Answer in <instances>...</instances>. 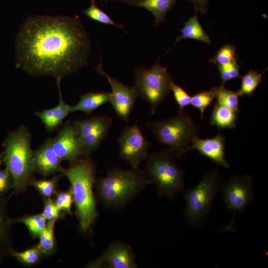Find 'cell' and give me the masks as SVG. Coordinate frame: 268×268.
I'll return each instance as SVG.
<instances>
[{
    "label": "cell",
    "instance_id": "cell-32",
    "mask_svg": "<svg viewBox=\"0 0 268 268\" xmlns=\"http://www.w3.org/2000/svg\"><path fill=\"white\" fill-rule=\"evenodd\" d=\"M171 91L179 107L178 112H183L184 108L191 104V96L181 87L174 82L171 85Z\"/></svg>",
    "mask_w": 268,
    "mask_h": 268
},
{
    "label": "cell",
    "instance_id": "cell-35",
    "mask_svg": "<svg viewBox=\"0 0 268 268\" xmlns=\"http://www.w3.org/2000/svg\"><path fill=\"white\" fill-rule=\"evenodd\" d=\"M60 210L50 198L44 201V207L42 214L48 220L57 219L60 215Z\"/></svg>",
    "mask_w": 268,
    "mask_h": 268
},
{
    "label": "cell",
    "instance_id": "cell-3",
    "mask_svg": "<svg viewBox=\"0 0 268 268\" xmlns=\"http://www.w3.org/2000/svg\"><path fill=\"white\" fill-rule=\"evenodd\" d=\"M70 164L63 173L70 183L79 226L85 232L90 229L98 214L93 193L95 165L91 155L82 156Z\"/></svg>",
    "mask_w": 268,
    "mask_h": 268
},
{
    "label": "cell",
    "instance_id": "cell-17",
    "mask_svg": "<svg viewBox=\"0 0 268 268\" xmlns=\"http://www.w3.org/2000/svg\"><path fill=\"white\" fill-rule=\"evenodd\" d=\"M111 92L106 91L89 92L82 94L78 102L70 107V113L81 111L87 115H91L94 111L102 105L110 103Z\"/></svg>",
    "mask_w": 268,
    "mask_h": 268
},
{
    "label": "cell",
    "instance_id": "cell-39",
    "mask_svg": "<svg viewBox=\"0 0 268 268\" xmlns=\"http://www.w3.org/2000/svg\"><path fill=\"white\" fill-rule=\"evenodd\" d=\"M110 0H115L131 5H134L139 0H105V2H107Z\"/></svg>",
    "mask_w": 268,
    "mask_h": 268
},
{
    "label": "cell",
    "instance_id": "cell-7",
    "mask_svg": "<svg viewBox=\"0 0 268 268\" xmlns=\"http://www.w3.org/2000/svg\"><path fill=\"white\" fill-rule=\"evenodd\" d=\"M221 176L216 169L205 174L193 188L185 190L184 214L190 225L199 227L209 214L214 198L220 191Z\"/></svg>",
    "mask_w": 268,
    "mask_h": 268
},
{
    "label": "cell",
    "instance_id": "cell-29",
    "mask_svg": "<svg viewBox=\"0 0 268 268\" xmlns=\"http://www.w3.org/2000/svg\"><path fill=\"white\" fill-rule=\"evenodd\" d=\"M61 80L62 79L61 78L56 79L57 85L59 94V102L58 104L56 107L52 108L53 115L59 126L62 124L64 119L68 115L70 114V105L67 104L64 101L63 98L61 88Z\"/></svg>",
    "mask_w": 268,
    "mask_h": 268
},
{
    "label": "cell",
    "instance_id": "cell-5",
    "mask_svg": "<svg viewBox=\"0 0 268 268\" xmlns=\"http://www.w3.org/2000/svg\"><path fill=\"white\" fill-rule=\"evenodd\" d=\"M146 127L157 142L166 146L176 158H181L189 150L193 139L201 128L184 111L164 120L150 121Z\"/></svg>",
    "mask_w": 268,
    "mask_h": 268
},
{
    "label": "cell",
    "instance_id": "cell-2",
    "mask_svg": "<svg viewBox=\"0 0 268 268\" xmlns=\"http://www.w3.org/2000/svg\"><path fill=\"white\" fill-rule=\"evenodd\" d=\"M99 201L105 207L119 210L135 198L151 182L144 170L113 166L105 176L96 179Z\"/></svg>",
    "mask_w": 268,
    "mask_h": 268
},
{
    "label": "cell",
    "instance_id": "cell-1",
    "mask_svg": "<svg viewBox=\"0 0 268 268\" xmlns=\"http://www.w3.org/2000/svg\"><path fill=\"white\" fill-rule=\"evenodd\" d=\"M14 49L17 68L62 79L87 65L91 44L77 17L36 15L22 24Z\"/></svg>",
    "mask_w": 268,
    "mask_h": 268
},
{
    "label": "cell",
    "instance_id": "cell-23",
    "mask_svg": "<svg viewBox=\"0 0 268 268\" xmlns=\"http://www.w3.org/2000/svg\"><path fill=\"white\" fill-rule=\"evenodd\" d=\"M56 220V219L49 220L45 228L39 235V244L38 247L43 254H50L54 249V230Z\"/></svg>",
    "mask_w": 268,
    "mask_h": 268
},
{
    "label": "cell",
    "instance_id": "cell-12",
    "mask_svg": "<svg viewBox=\"0 0 268 268\" xmlns=\"http://www.w3.org/2000/svg\"><path fill=\"white\" fill-rule=\"evenodd\" d=\"M94 68L98 73L107 79L111 86L112 92L110 103L116 116L128 123L138 96L134 86L126 85L105 71L102 67L101 57L99 63Z\"/></svg>",
    "mask_w": 268,
    "mask_h": 268
},
{
    "label": "cell",
    "instance_id": "cell-33",
    "mask_svg": "<svg viewBox=\"0 0 268 268\" xmlns=\"http://www.w3.org/2000/svg\"><path fill=\"white\" fill-rule=\"evenodd\" d=\"M73 202L72 194L71 189L67 191L59 192L56 199L55 204L60 210L66 211L71 214V204Z\"/></svg>",
    "mask_w": 268,
    "mask_h": 268
},
{
    "label": "cell",
    "instance_id": "cell-15",
    "mask_svg": "<svg viewBox=\"0 0 268 268\" xmlns=\"http://www.w3.org/2000/svg\"><path fill=\"white\" fill-rule=\"evenodd\" d=\"M225 137L218 134L212 138L201 139L196 136L192 140L189 150H197L199 153L210 159L216 164L225 168L229 164L225 156Z\"/></svg>",
    "mask_w": 268,
    "mask_h": 268
},
{
    "label": "cell",
    "instance_id": "cell-37",
    "mask_svg": "<svg viewBox=\"0 0 268 268\" xmlns=\"http://www.w3.org/2000/svg\"><path fill=\"white\" fill-rule=\"evenodd\" d=\"M193 3L195 11L201 14L207 13L208 0H188Z\"/></svg>",
    "mask_w": 268,
    "mask_h": 268
},
{
    "label": "cell",
    "instance_id": "cell-6",
    "mask_svg": "<svg viewBox=\"0 0 268 268\" xmlns=\"http://www.w3.org/2000/svg\"><path fill=\"white\" fill-rule=\"evenodd\" d=\"M176 157L166 148L149 153L146 160L145 171L158 194L173 199L185 188L183 170Z\"/></svg>",
    "mask_w": 268,
    "mask_h": 268
},
{
    "label": "cell",
    "instance_id": "cell-28",
    "mask_svg": "<svg viewBox=\"0 0 268 268\" xmlns=\"http://www.w3.org/2000/svg\"><path fill=\"white\" fill-rule=\"evenodd\" d=\"M221 77V85H224L228 81L241 77L240 67L237 60H234L228 64L217 66Z\"/></svg>",
    "mask_w": 268,
    "mask_h": 268
},
{
    "label": "cell",
    "instance_id": "cell-8",
    "mask_svg": "<svg viewBox=\"0 0 268 268\" xmlns=\"http://www.w3.org/2000/svg\"><path fill=\"white\" fill-rule=\"evenodd\" d=\"M158 57L149 67H140L134 70V85L137 96L147 102L154 114L171 91L174 82L166 67L161 65Z\"/></svg>",
    "mask_w": 268,
    "mask_h": 268
},
{
    "label": "cell",
    "instance_id": "cell-10",
    "mask_svg": "<svg viewBox=\"0 0 268 268\" xmlns=\"http://www.w3.org/2000/svg\"><path fill=\"white\" fill-rule=\"evenodd\" d=\"M81 142L83 156L91 155L97 150L107 138L113 123L107 115H93L72 121Z\"/></svg>",
    "mask_w": 268,
    "mask_h": 268
},
{
    "label": "cell",
    "instance_id": "cell-16",
    "mask_svg": "<svg viewBox=\"0 0 268 268\" xmlns=\"http://www.w3.org/2000/svg\"><path fill=\"white\" fill-rule=\"evenodd\" d=\"M36 171L44 176L57 172H63L61 160L52 148L49 138L42 145L33 151Z\"/></svg>",
    "mask_w": 268,
    "mask_h": 268
},
{
    "label": "cell",
    "instance_id": "cell-30",
    "mask_svg": "<svg viewBox=\"0 0 268 268\" xmlns=\"http://www.w3.org/2000/svg\"><path fill=\"white\" fill-rule=\"evenodd\" d=\"M61 176H54L51 180H32L29 184L33 186L43 196L50 198L55 193L57 183Z\"/></svg>",
    "mask_w": 268,
    "mask_h": 268
},
{
    "label": "cell",
    "instance_id": "cell-11",
    "mask_svg": "<svg viewBox=\"0 0 268 268\" xmlns=\"http://www.w3.org/2000/svg\"><path fill=\"white\" fill-rule=\"evenodd\" d=\"M220 191L228 210L242 213L254 198L252 179L247 174L234 175L221 184Z\"/></svg>",
    "mask_w": 268,
    "mask_h": 268
},
{
    "label": "cell",
    "instance_id": "cell-31",
    "mask_svg": "<svg viewBox=\"0 0 268 268\" xmlns=\"http://www.w3.org/2000/svg\"><path fill=\"white\" fill-rule=\"evenodd\" d=\"M11 254L18 261L25 265L37 263L41 257V252L37 246L33 247L22 252L10 250Z\"/></svg>",
    "mask_w": 268,
    "mask_h": 268
},
{
    "label": "cell",
    "instance_id": "cell-21",
    "mask_svg": "<svg viewBox=\"0 0 268 268\" xmlns=\"http://www.w3.org/2000/svg\"><path fill=\"white\" fill-rule=\"evenodd\" d=\"M212 89L217 103L234 111L238 114L240 113L239 109V96L237 92L226 89L222 85L213 87Z\"/></svg>",
    "mask_w": 268,
    "mask_h": 268
},
{
    "label": "cell",
    "instance_id": "cell-4",
    "mask_svg": "<svg viewBox=\"0 0 268 268\" xmlns=\"http://www.w3.org/2000/svg\"><path fill=\"white\" fill-rule=\"evenodd\" d=\"M3 160L12 179V187L21 191L30 183L36 171L31 134L28 128L21 125L10 132L3 141Z\"/></svg>",
    "mask_w": 268,
    "mask_h": 268
},
{
    "label": "cell",
    "instance_id": "cell-26",
    "mask_svg": "<svg viewBox=\"0 0 268 268\" xmlns=\"http://www.w3.org/2000/svg\"><path fill=\"white\" fill-rule=\"evenodd\" d=\"M215 99L214 92L211 88L210 90L196 93L191 97V105L200 112L201 119H203L204 112L207 107Z\"/></svg>",
    "mask_w": 268,
    "mask_h": 268
},
{
    "label": "cell",
    "instance_id": "cell-14",
    "mask_svg": "<svg viewBox=\"0 0 268 268\" xmlns=\"http://www.w3.org/2000/svg\"><path fill=\"white\" fill-rule=\"evenodd\" d=\"M88 266L105 268H136L138 267L131 246L119 241L111 243L100 257L89 263Z\"/></svg>",
    "mask_w": 268,
    "mask_h": 268
},
{
    "label": "cell",
    "instance_id": "cell-19",
    "mask_svg": "<svg viewBox=\"0 0 268 268\" xmlns=\"http://www.w3.org/2000/svg\"><path fill=\"white\" fill-rule=\"evenodd\" d=\"M177 0H139L134 5L150 12L155 17L154 25L158 26L165 19L168 11L174 6Z\"/></svg>",
    "mask_w": 268,
    "mask_h": 268
},
{
    "label": "cell",
    "instance_id": "cell-9",
    "mask_svg": "<svg viewBox=\"0 0 268 268\" xmlns=\"http://www.w3.org/2000/svg\"><path fill=\"white\" fill-rule=\"evenodd\" d=\"M118 144L121 159L132 168H139L149 154L150 142L141 133L136 121L132 126H126L120 134Z\"/></svg>",
    "mask_w": 268,
    "mask_h": 268
},
{
    "label": "cell",
    "instance_id": "cell-34",
    "mask_svg": "<svg viewBox=\"0 0 268 268\" xmlns=\"http://www.w3.org/2000/svg\"><path fill=\"white\" fill-rule=\"evenodd\" d=\"M35 115L41 121L48 132H53L59 127L53 115L52 108L35 112Z\"/></svg>",
    "mask_w": 268,
    "mask_h": 268
},
{
    "label": "cell",
    "instance_id": "cell-22",
    "mask_svg": "<svg viewBox=\"0 0 268 268\" xmlns=\"http://www.w3.org/2000/svg\"><path fill=\"white\" fill-rule=\"evenodd\" d=\"M266 71L265 70L263 72L260 73L257 70L250 69L246 74L241 76V87L237 92L238 96H253L254 92L262 81L263 75Z\"/></svg>",
    "mask_w": 268,
    "mask_h": 268
},
{
    "label": "cell",
    "instance_id": "cell-27",
    "mask_svg": "<svg viewBox=\"0 0 268 268\" xmlns=\"http://www.w3.org/2000/svg\"><path fill=\"white\" fill-rule=\"evenodd\" d=\"M234 60H238L235 47L230 44L221 47L216 54L209 60V63L216 66L228 64Z\"/></svg>",
    "mask_w": 268,
    "mask_h": 268
},
{
    "label": "cell",
    "instance_id": "cell-40",
    "mask_svg": "<svg viewBox=\"0 0 268 268\" xmlns=\"http://www.w3.org/2000/svg\"><path fill=\"white\" fill-rule=\"evenodd\" d=\"M3 161V154L0 153V166Z\"/></svg>",
    "mask_w": 268,
    "mask_h": 268
},
{
    "label": "cell",
    "instance_id": "cell-13",
    "mask_svg": "<svg viewBox=\"0 0 268 268\" xmlns=\"http://www.w3.org/2000/svg\"><path fill=\"white\" fill-rule=\"evenodd\" d=\"M53 150L62 160L70 163L83 156V149L76 128L72 122H67L57 135L49 138Z\"/></svg>",
    "mask_w": 268,
    "mask_h": 268
},
{
    "label": "cell",
    "instance_id": "cell-25",
    "mask_svg": "<svg viewBox=\"0 0 268 268\" xmlns=\"http://www.w3.org/2000/svg\"><path fill=\"white\" fill-rule=\"evenodd\" d=\"M83 12L84 15L95 21L106 25L115 26L127 31L123 25L116 23L106 12L97 7L95 0H91L89 6Z\"/></svg>",
    "mask_w": 268,
    "mask_h": 268
},
{
    "label": "cell",
    "instance_id": "cell-24",
    "mask_svg": "<svg viewBox=\"0 0 268 268\" xmlns=\"http://www.w3.org/2000/svg\"><path fill=\"white\" fill-rule=\"evenodd\" d=\"M18 222L23 223L35 237L39 236L47 224L46 219L42 214L9 220L8 222L12 223Z\"/></svg>",
    "mask_w": 268,
    "mask_h": 268
},
{
    "label": "cell",
    "instance_id": "cell-18",
    "mask_svg": "<svg viewBox=\"0 0 268 268\" xmlns=\"http://www.w3.org/2000/svg\"><path fill=\"white\" fill-rule=\"evenodd\" d=\"M238 114L234 111L221 106L216 102L212 109L209 124L220 130L236 127Z\"/></svg>",
    "mask_w": 268,
    "mask_h": 268
},
{
    "label": "cell",
    "instance_id": "cell-20",
    "mask_svg": "<svg viewBox=\"0 0 268 268\" xmlns=\"http://www.w3.org/2000/svg\"><path fill=\"white\" fill-rule=\"evenodd\" d=\"M197 13L195 11L194 15L184 22V27L180 30L181 34L176 37L174 45L184 39L196 40L207 44L211 43L209 37L199 22Z\"/></svg>",
    "mask_w": 268,
    "mask_h": 268
},
{
    "label": "cell",
    "instance_id": "cell-38",
    "mask_svg": "<svg viewBox=\"0 0 268 268\" xmlns=\"http://www.w3.org/2000/svg\"><path fill=\"white\" fill-rule=\"evenodd\" d=\"M4 222H3L2 211L0 209V240L2 236H3V234L4 233Z\"/></svg>",
    "mask_w": 268,
    "mask_h": 268
},
{
    "label": "cell",
    "instance_id": "cell-36",
    "mask_svg": "<svg viewBox=\"0 0 268 268\" xmlns=\"http://www.w3.org/2000/svg\"><path fill=\"white\" fill-rule=\"evenodd\" d=\"M12 186V179L9 171L5 168L0 169V196L4 194Z\"/></svg>",
    "mask_w": 268,
    "mask_h": 268
}]
</instances>
